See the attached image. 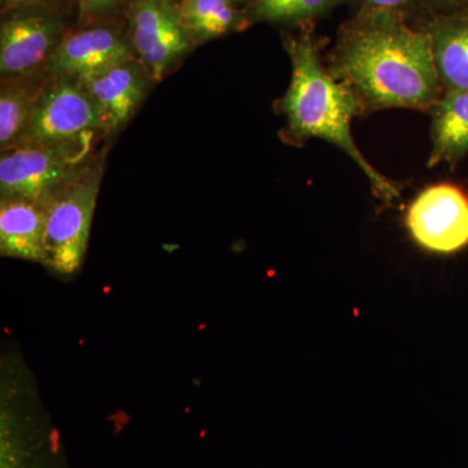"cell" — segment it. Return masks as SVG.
<instances>
[{"mask_svg": "<svg viewBox=\"0 0 468 468\" xmlns=\"http://www.w3.org/2000/svg\"><path fill=\"white\" fill-rule=\"evenodd\" d=\"M325 64L349 86L362 115L388 109L431 113L443 94L430 33L410 27L399 12L359 9L341 27Z\"/></svg>", "mask_w": 468, "mask_h": 468, "instance_id": "1", "label": "cell"}, {"mask_svg": "<svg viewBox=\"0 0 468 468\" xmlns=\"http://www.w3.org/2000/svg\"><path fill=\"white\" fill-rule=\"evenodd\" d=\"M284 45L292 61L291 85L279 101L286 119V141L302 146L318 138L334 144L358 165L375 197L392 203L399 198V185L378 172L356 146L351 122L362 111L349 86L335 79L323 60L324 39L306 27L286 36Z\"/></svg>", "mask_w": 468, "mask_h": 468, "instance_id": "2", "label": "cell"}, {"mask_svg": "<svg viewBox=\"0 0 468 468\" xmlns=\"http://www.w3.org/2000/svg\"><path fill=\"white\" fill-rule=\"evenodd\" d=\"M91 143L89 137L67 144L23 143L2 150V197L45 205L89 167Z\"/></svg>", "mask_w": 468, "mask_h": 468, "instance_id": "3", "label": "cell"}, {"mask_svg": "<svg viewBox=\"0 0 468 468\" xmlns=\"http://www.w3.org/2000/svg\"><path fill=\"white\" fill-rule=\"evenodd\" d=\"M101 178V165L88 167L43 205L46 230L42 264L58 275H73L84 261Z\"/></svg>", "mask_w": 468, "mask_h": 468, "instance_id": "4", "label": "cell"}, {"mask_svg": "<svg viewBox=\"0 0 468 468\" xmlns=\"http://www.w3.org/2000/svg\"><path fill=\"white\" fill-rule=\"evenodd\" d=\"M412 241L433 254L468 248V193L460 185H430L410 203L405 217Z\"/></svg>", "mask_w": 468, "mask_h": 468, "instance_id": "5", "label": "cell"}, {"mask_svg": "<svg viewBox=\"0 0 468 468\" xmlns=\"http://www.w3.org/2000/svg\"><path fill=\"white\" fill-rule=\"evenodd\" d=\"M101 132L100 119L84 88L69 77L42 86L26 135L18 144H67Z\"/></svg>", "mask_w": 468, "mask_h": 468, "instance_id": "6", "label": "cell"}, {"mask_svg": "<svg viewBox=\"0 0 468 468\" xmlns=\"http://www.w3.org/2000/svg\"><path fill=\"white\" fill-rule=\"evenodd\" d=\"M129 26L132 48L154 81L192 48L176 0H133Z\"/></svg>", "mask_w": 468, "mask_h": 468, "instance_id": "7", "label": "cell"}, {"mask_svg": "<svg viewBox=\"0 0 468 468\" xmlns=\"http://www.w3.org/2000/svg\"><path fill=\"white\" fill-rule=\"evenodd\" d=\"M64 36L63 20L48 8L11 12L0 27L3 80L26 79L46 68Z\"/></svg>", "mask_w": 468, "mask_h": 468, "instance_id": "8", "label": "cell"}, {"mask_svg": "<svg viewBox=\"0 0 468 468\" xmlns=\"http://www.w3.org/2000/svg\"><path fill=\"white\" fill-rule=\"evenodd\" d=\"M0 468H68L57 431L37 410L3 405Z\"/></svg>", "mask_w": 468, "mask_h": 468, "instance_id": "9", "label": "cell"}, {"mask_svg": "<svg viewBox=\"0 0 468 468\" xmlns=\"http://www.w3.org/2000/svg\"><path fill=\"white\" fill-rule=\"evenodd\" d=\"M150 80L143 63L133 57L79 81L97 111L101 133H116L129 122L144 101Z\"/></svg>", "mask_w": 468, "mask_h": 468, "instance_id": "10", "label": "cell"}, {"mask_svg": "<svg viewBox=\"0 0 468 468\" xmlns=\"http://www.w3.org/2000/svg\"><path fill=\"white\" fill-rule=\"evenodd\" d=\"M131 58V48L115 29L90 26L66 34L45 69L51 77L81 81Z\"/></svg>", "mask_w": 468, "mask_h": 468, "instance_id": "11", "label": "cell"}, {"mask_svg": "<svg viewBox=\"0 0 468 468\" xmlns=\"http://www.w3.org/2000/svg\"><path fill=\"white\" fill-rule=\"evenodd\" d=\"M426 29L442 92L468 90V8L433 16Z\"/></svg>", "mask_w": 468, "mask_h": 468, "instance_id": "12", "label": "cell"}, {"mask_svg": "<svg viewBox=\"0 0 468 468\" xmlns=\"http://www.w3.org/2000/svg\"><path fill=\"white\" fill-rule=\"evenodd\" d=\"M45 230V206L27 199L2 197L0 252L3 257L43 263Z\"/></svg>", "mask_w": 468, "mask_h": 468, "instance_id": "13", "label": "cell"}, {"mask_svg": "<svg viewBox=\"0 0 468 468\" xmlns=\"http://www.w3.org/2000/svg\"><path fill=\"white\" fill-rule=\"evenodd\" d=\"M430 168L445 163L452 169L468 155V90L443 92L433 107Z\"/></svg>", "mask_w": 468, "mask_h": 468, "instance_id": "14", "label": "cell"}, {"mask_svg": "<svg viewBox=\"0 0 468 468\" xmlns=\"http://www.w3.org/2000/svg\"><path fill=\"white\" fill-rule=\"evenodd\" d=\"M178 9L193 45L241 30L250 20L232 0H180Z\"/></svg>", "mask_w": 468, "mask_h": 468, "instance_id": "15", "label": "cell"}, {"mask_svg": "<svg viewBox=\"0 0 468 468\" xmlns=\"http://www.w3.org/2000/svg\"><path fill=\"white\" fill-rule=\"evenodd\" d=\"M27 79V77H26ZM26 79L3 80L0 90V146L9 149L23 140L41 88H33Z\"/></svg>", "mask_w": 468, "mask_h": 468, "instance_id": "16", "label": "cell"}, {"mask_svg": "<svg viewBox=\"0 0 468 468\" xmlns=\"http://www.w3.org/2000/svg\"><path fill=\"white\" fill-rule=\"evenodd\" d=\"M341 0H254L250 20L304 24L331 12Z\"/></svg>", "mask_w": 468, "mask_h": 468, "instance_id": "17", "label": "cell"}, {"mask_svg": "<svg viewBox=\"0 0 468 468\" xmlns=\"http://www.w3.org/2000/svg\"><path fill=\"white\" fill-rule=\"evenodd\" d=\"M122 0H77L79 5L80 20L90 23L112 14L119 7Z\"/></svg>", "mask_w": 468, "mask_h": 468, "instance_id": "18", "label": "cell"}, {"mask_svg": "<svg viewBox=\"0 0 468 468\" xmlns=\"http://www.w3.org/2000/svg\"><path fill=\"white\" fill-rule=\"evenodd\" d=\"M433 16L452 14L468 8V0H414Z\"/></svg>", "mask_w": 468, "mask_h": 468, "instance_id": "19", "label": "cell"}, {"mask_svg": "<svg viewBox=\"0 0 468 468\" xmlns=\"http://www.w3.org/2000/svg\"><path fill=\"white\" fill-rule=\"evenodd\" d=\"M354 5H358L359 9H383V11L399 12L406 14L414 0H350Z\"/></svg>", "mask_w": 468, "mask_h": 468, "instance_id": "20", "label": "cell"}, {"mask_svg": "<svg viewBox=\"0 0 468 468\" xmlns=\"http://www.w3.org/2000/svg\"><path fill=\"white\" fill-rule=\"evenodd\" d=\"M60 0H3V9L7 12L29 8H48Z\"/></svg>", "mask_w": 468, "mask_h": 468, "instance_id": "21", "label": "cell"}, {"mask_svg": "<svg viewBox=\"0 0 468 468\" xmlns=\"http://www.w3.org/2000/svg\"><path fill=\"white\" fill-rule=\"evenodd\" d=\"M232 2L237 5H249V7H250L254 0H232Z\"/></svg>", "mask_w": 468, "mask_h": 468, "instance_id": "22", "label": "cell"}]
</instances>
